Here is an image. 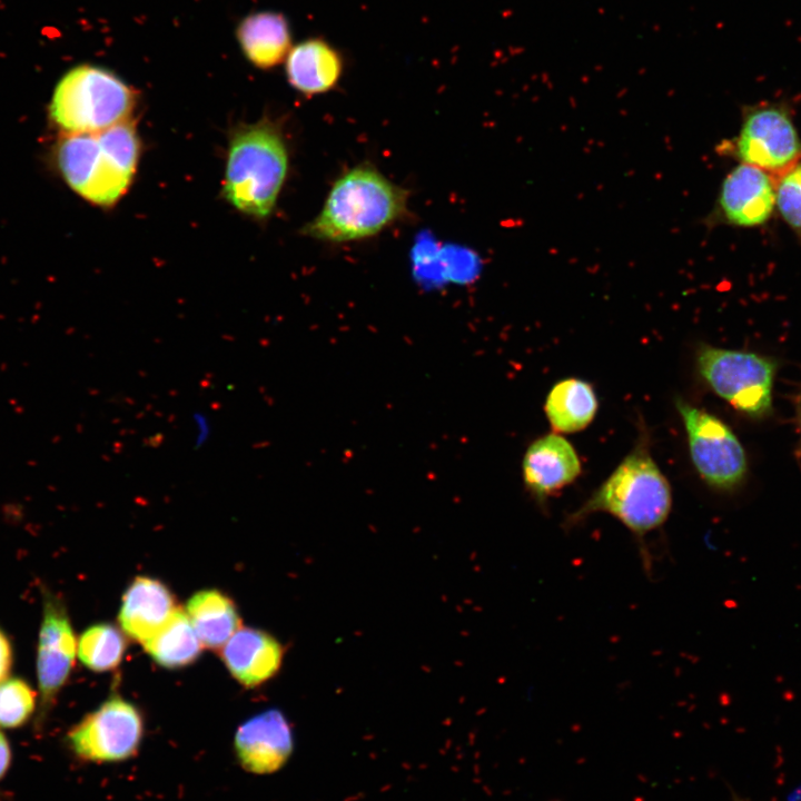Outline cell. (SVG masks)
I'll use <instances>...</instances> for the list:
<instances>
[{
	"label": "cell",
	"instance_id": "9a60e30c",
	"mask_svg": "<svg viewBox=\"0 0 801 801\" xmlns=\"http://www.w3.org/2000/svg\"><path fill=\"white\" fill-rule=\"evenodd\" d=\"M176 607L165 584L140 576L127 589L118 620L130 637L144 644L165 625Z\"/></svg>",
	"mask_w": 801,
	"mask_h": 801
},
{
	"label": "cell",
	"instance_id": "603a6c76",
	"mask_svg": "<svg viewBox=\"0 0 801 801\" xmlns=\"http://www.w3.org/2000/svg\"><path fill=\"white\" fill-rule=\"evenodd\" d=\"M775 204L783 219L801 230V162L787 170L775 189Z\"/></svg>",
	"mask_w": 801,
	"mask_h": 801
},
{
	"label": "cell",
	"instance_id": "ba28073f",
	"mask_svg": "<svg viewBox=\"0 0 801 801\" xmlns=\"http://www.w3.org/2000/svg\"><path fill=\"white\" fill-rule=\"evenodd\" d=\"M684 423L691 459L701 478L711 487L731 491L745 478L748 461L731 428L709 412L675 400Z\"/></svg>",
	"mask_w": 801,
	"mask_h": 801
},
{
	"label": "cell",
	"instance_id": "5bb4252c",
	"mask_svg": "<svg viewBox=\"0 0 801 801\" xmlns=\"http://www.w3.org/2000/svg\"><path fill=\"white\" fill-rule=\"evenodd\" d=\"M221 657L231 675L243 685L251 688L278 671L283 647L268 633L239 629L222 646Z\"/></svg>",
	"mask_w": 801,
	"mask_h": 801
},
{
	"label": "cell",
	"instance_id": "e0dca14e",
	"mask_svg": "<svg viewBox=\"0 0 801 801\" xmlns=\"http://www.w3.org/2000/svg\"><path fill=\"white\" fill-rule=\"evenodd\" d=\"M236 36L247 60L260 69L283 62L293 48L289 23L275 11L248 14L238 24Z\"/></svg>",
	"mask_w": 801,
	"mask_h": 801
},
{
	"label": "cell",
	"instance_id": "5b68a950",
	"mask_svg": "<svg viewBox=\"0 0 801 801\" xmlns=\"http://www.w3.org/2000/svg\"><path fill=\"white\" fill-rule=\"evenodd\" d=\"M136 101L135 90L115 72L80 65L56 86L50 115L66 135L96 134L129 121Z\"/></svg>",
	"mask_w": 801,
	"mask_h": 801
},
{
	"label": "cell",
	"instance_id": "6da1fadb",
	"mask_svg": "<svg viewBox=\"0 0 801 801\" xmlns=\"http://www.w3.org/2000/svg\"><path fill=\"white\" fill-rule=\"evenodd\" d=\"M407 191L368 165L357 166L332 186L318 216L304 233L344 243L375 236L407 211Z\"/></svg>",
	"mask_w": 801,
	"mask_h": 801
},
{
	"label": "cell",
	"instance_id": "8fae6325",
	"mask_svg": "<svg viewBox=\"0 0 801 801\" xmlns=\"http://www.w3.org/2000/svg\"><path fill=\"white\" fill-rule=\"evenodd\" d=\"M294 750L290 725L278 710H268L244 722L234 738L239 765L251 774L280 770Z\"/></svg>",
	"mask_w": 801,
	"mask_h": 801
},
{
	"label": "cell",
	"instance_id": "ffe728a7",
	"mask_svg": "<svg viewBox=\"0 0 801 801\" xmlns=\"http://www.w3.org/2000/svg\"><path fill=\"white\" fill-rule=\"evenodd\" d=\"M201 642L187 615L176 607L165 625L144 643L146 651L165 668H180L194 662Z\"/></svg>",
	"mask_w": 801,
	"mask_h": 801
},
{
	"label": "cell",
	"instance_id": "7a4b0ae2",
	"mask_svg": "<svg viewBox=\"0 0 801 801\" xmlns=\"http://www.w3.org/2000/svg\"><path fill=\"white\" fill-rule=\"evenodd\" d=\"M139 151L137 131L126 121L96 134L66 135L57 161L78 195L95 205L112 206L131 184Z\"/></svg>",
	"mask_w": 801,
	"mask_h": 801
},
{
	"label": "cell",
	"instance_id": "52a82bcc",
	"mask_svg": "<svg viewBox=\"0 0 801 801\" xmlns=\"http://www.w3.org/2000/svg\"><path fill=\"white\" fill-rule=\"evenodd\" d=\"M142 739L140 711L113 695L73 725L67 733L66 743L72 755L82 762L113 764L135 758Z\"/></svg>",
	"mask_w": 801,
	"mask_h": 801
},
{
	"label": "cell",
	"instance_id": "44dd1931",
	"mask_svg": "<svg viewBox=\"0 0 801 801\" xmlns=\"http://www.w3.org/2000/svg\"><path fill=\"white\" fill-rule=\"evenodd\" d=\"M126 650L123 635L110 624L88 627L79 637L77 653L80 661L98 672L116 668Z\"/></svg>",
	"mask_w": 801,
	"mask_h": 801
},
{
	"label": "cell",
	"instance_id": "30bf717a",
	"mask_svg": "<svg viewBox=\"0 0 801 801\" xmlns=\"http://www.w3.org/2000/svg\"><path fill=\"white\" fill-rule=\"evenodd\" d=\"M735 146L743 164L769 171L790 167L801 150L791 119L778 107H762L750 111Z\"/></svg>",
	"mask_w": 801,
	"mask_h": 801
},
{
	"label": "cell",
	"instance_id": "277c9868",
	"mask_svg": "<svg viewBox=\"0 0 801 801\" xmlns=\"http://www.w3.org/2000/svg\"><path fill=\"white\" fill-rule=\"evenodd\" d=\"M288 169V154L277 127L264 121L231 137L224 195L239 211L265 218L273 211Z\"/></svg>",
	"mask_w": 801,
	"mask_h": 801
},
{
	"label": "cell",
	"instance_id": "7c38bea8",
	"mask_svg": "<svg viewBox=\"0 0 801 801\" xmlns=\"http://www.w3.org/2000/svg\"><path fill=\"white\" fill-rule=\"evenodd\" d=\"M775 205V189L769 175L741 164L724 179L719 206L724 219L736 226L752 227L769 219Z\"/></svg>",
	"mask_w": 801,
	"mask_h": 801
},
{
	"label": "cell",
	"instance_id": "d4e9b609",
	"mask_svg": "<svg viewBox=\"0 0 801 801\" xmlns=\"http://www.w3.org/2000/svg\"><path fill=\"white\" fill-rule=\"evenodd\" d=\"M196 427V446H202L209 438L211 428L208 417L202 412H196L192 416Z\"/></svg>",
	"mask_w": 801,
	"mask_h": 801
},
{
	"label": "cell",
	"instance_id": "83f0119b",
	"mask_svg": "<svg viewBox=\"0 0 801 801\" xmlns=\"http://www.w3.org/2000/svg\"><path fill=\"white\" fill-rule=\"evenodd\" d=\"M800 431H801V406H800Z\"/></svg>",
	"mask_w": 801,
	"mask_h": 801
},
{
	"label": "cell",
	"instance_id": "2e32d148",
	"mask_svg": "<svg viewBox=\"0 0 801 801\" xmlns=\"http://www.w3.org/2000/svg\"><path fill=\"white\" fill-rule=\"evenodd\" d=\"M287 80L304 95L329 91L343 73V58L323 38H309L294 46L285 59Z\"/></svg>",
	"mask_w": 801,
	"mask_h": 801
},
{
	"label": "cell",
	"instance_id": "cb8c5ba5",
	"mask_svg": "<svg viewBox=\"0 0 801 801\" xmlns=\"http://www.w3.org/2000/svg\"><path fill=\"white\" fill-rule=\"evenodd\" d=\"M12 661V651L10 642L4 633L0 630V682L7 679Z\"/></svg>",
	"mask_w": 801,
	"mask_h": 801
},
{
	"label": "cell",
	"instance_id": "7402d4cb",
	"mask_svg": "<svg viewBox=\"0 0 801 801\" xmlns=\"http://www.w3.org/2000/svg\"><path fill=\"white\" fill-rule=\"evenodd\" d=\"M37 706V694L23 680L0 682V729H17L29 721Z\"/></svg>",
	"mask_w": 801,
	"mask_h": 801
},
{
	"label": "cell",
	"instance_id": "8992f818",
	"mask_svg": "<svg viewBox=\"0 0 801 801\" xmlns=\"http://www.w3.org/2000/svg\"><path fill=\"white\" fill-rule=\"evenodd\" d=\"M696 366L710 388L736 411L751 417L771 411L775 375L771 358L702 345L696 352Z\"/></svg>",
	"mask_w": 801,
	"mask_h": 801
},
{
	"label": "cell",
	"instance_id": "484cf974",
	"mask_svg": "<svg viewBox=\"0 0 801 801\" xmlns=\"http://www.w3.org/2000/svg\"><path fill=\"white\" fill-rule=\"evenodd\" d=\"M12 762V750L7 736L0 730V782L7 775Z\"/></svg>",
	"mask_w": 801,
	"mask_h": 801
},
{
	"label": "cell",
	"instance_id": "ac0fdd59",
	"mask_svg": "<svg viewBox=\"0 0 801 801\" xmlns=\"http://www.w3.org/2000/svg\"><path fill=\"white\" fill-rule=\"evenodd\" d=\"M186 613L201 644L209 649L224 646L240 627L235 604L216 590L192 595L187 602Z\"/></svg>",
	"mask_w": 801,
	"mask_h": 801
},
{
	"label": "cell",
	"instance_id": "4fadbf2b",
	"mask_svg": "<svg viewBox=\"0 0 801 801\" xmlns=\"http://www.w3.org/2000/svg\"><path fill=\"white\" fill-rule=\"evenodd\" d=\"M580 472L581 463L574 447L558 434L535 439L525 452L524 483L540 501L572 483Z\"/></svg>",
	"mask_w": 801,
	"mask_h": 801
},
{
	"label": "cell",
	"instance_id": "4316f807",
	"mask_svg": "<svg viewBox=\"0 0 801 801\" xmlns=\"http://www.w3.org/2000/svg\"><path fill=\"white\" fill-rule=\"evenodd\" d=\"M732 801H743V800L735 793H732Z\"/></svg>",
	"mask_w": 801,
	"mask_h": 801
},
{
	"label": "cell",
	"instance_id": "d6986e66",
	"mask_svg": "<svg viewBox=\"0 0 801 801\" xmlns=\"http://www.w3.org/2000/svg\"><path fill=\"white\" fill-rule=\"evenodd\" d=\"M545 414L552 427L560 433H574L585 428L594 418L597 400L592 386L577 378L556 383L545 402Z\"/></svg>",
	"mask_w": 801,
	"mask_h": 801
},
{
	"label": "cell",
	"instance_id": "3957f363",
	"mask_svg": "<svg viewBox=\"0 0 801 801\" xmlns=\"http://www.w3.org/2000/svg\"><path fill=\"white\" fill-rule=\"evenodd\" d=\"M671 506V486L641 442L567 517L566 525L573 526L603 512L616 517L641 540L664 524Z\"/></svg>",
	"mask_w": 801,
	"mask_h": 801
},
{
	"label": "cell",
	"instance_id": "9c48e42d",
	"mask_svg": "<svg viewBox=\"0 0 801 801\" xmlns=\"http://www.w3.org/2000/svg\"><path fill=\"white\" fill-rule=\"evenodd\" d=\"M76 637L61 601L43 593V612L37 651L39 722H42L72 669Z\"/></svg>",
	"mask_w": 801,
	"mask_h": 801
}]
</instances>
